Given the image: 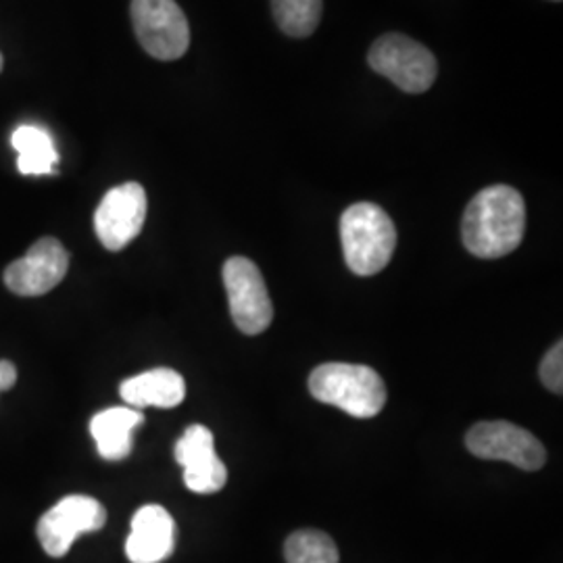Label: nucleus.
Segmentation results:
<instances>
[{
    "label": "nucleus",
    "instance_id": "12",
    "mask_svg": "<svg viewBox=\"0 0 563 563\" xmlns=\"http://www.w3.org/2000/svg\"><path fill=\"white\" fill-rule=\"evenodd\" d=\"M176 544V523L162 505H144L132 518L125 555L132 563H162Z\"/></svg>",
    "mask_w": 563,
    "mask_h": 563
},
{
    "label": "nucleus",
    "instance_id": "13",
    "mask_svg": "<svg viewBox=\"0 0 563 563\" xmlns=\"http://www.w3.org/2000/svg\"><path fill=\"white\" fill-rule=\"evenodd\" d=\"M120 395L123 402H128V407H134V409H142V407L172 409L184 401L186 383L176 369L157 367L123 380Z\"/></svg>",
    "mask_w": 563,
    "mask_h": 563
},
{
    "label": "nucleus",
    "instance_id": "4",
    "mask_svg": "<svg viewBox=\"0 0 563 563\" xmlns=\"http://www.w3.org/2000/svg\"><path fill=\"white\" fill-rule=\"evenodd\" d=\"M369 67L393 81L407 95H422L437 80L439 65L434 55L402 34H384L372 44L367 55Z\"/></svg>",
    "mask_w": 563,
    "mask_h": 563
},
{
    "label": "nucleus",
    "instance_id": "2",
    "mask_svg": "<svg viewBox=\"0 0 563 563\" xmlns=\"http://www.w3.org/2000/svg\"><path fill=\"white\" fill-rule=\"evenodd\" d=\"M344 262L357 276H374L393 260L397 230L383 207L355 202L341 218Z\"/></svg>",
    "mask_w": 563,
    "mask_h": 563
},
{
    "label": "nucleus",
    "instance_id": "10",
    "mask_svg": "<svg viewBox=\"0 0 563 563\" xmlns=\"http://www.w3.org/2000/svg\"><path fill=\"white\" fill-rule=\"evenodd\" d=\"M69 269L67 249L53 236L34 242L27 253L4 269V284L13 295L42 297L59 286Z\"/></svg>",
    "mask_w": 563,
    "mask_h": 563
},
{
    "label": "nucleus",
    "instance_id": "18",
    "mask_svg": "<svg viewBox=\"0 0 563 563\" xmlns=\"http://www.w3.org/2000/svg\"><path fill=\"white\" fill-rule=\"evenodd\" d=\"M541 380L544 386L555 393H563V342L560 341L555 346H551V351L544 355L541 363Z\"/></svg>",
    "mask_w": 563,
    "mask_h": 563
},
{
    "label": "nucleus",
    "instance_id": "14",
    "mask_svg": "<svg viewBox=\"0 0 563 563\" xmlns=\"http://www.w3.org/2000/svg\"><path fill=\"white\" fill-rule=\"evenodd\" d=\"M144 422L141 409L111 407L90 420V434L99 455L107 462H121L132 453V432Z\"/></svg>",
    "mask_w": 563,
    "mask_h": 563
},
{
    "label": "nucleus",
    "instance_id": "8",
    "mask_svg": "<svg viewBox=\"0 0 563 563\" xmlns=\"http://www.w3.org/2000/svg\"><path fill=\"white\" fill-rule=\"evenodd\" d=\"M104 523L107 509L101 501L86 495H69L42 516L36 534L46 555L63 558L80 534L97 532Z\"/></svg>",
    "mask_w": 563,
    "mask_h": 563
},
{
    "label": "nucleus",
    "instance_id": "17",
    "mask_svg": "<svg viewBox=\"0 0 563 563\" xmlns=\"http://www.w3.org/2000/svg\"><path fill=\"white\" fill-rule=\"evenodd\" d=\"M286 563H339V547L322 530H297L284 544Z\"/></svg>",
    "mask_w": 563,
    "mask_h": 563
},
{
    "label": "nucleus",
    "instance_id": "21",
    "mask_svg": "<svg viewBox=\"0 0 563 563\" xmlns=\"http://www.w3.org/2000/svg\"><path fill=\"white\" fill-rule=\"evenodd\" d=\"M555 2H560V0H555Z\"/></svg>",
    "mask_w": 563,
    "mask_h": 563
},
{
    "label": "nucleus",
    "instance_id": "9",
    "mask_svg": "<svg viewBox=\"0 0 563 563\" xmlns=\"http://www.w3.org/2000/svg\"><path fill=\"white\" fill-rule=\"evenodd\" d=\"M146 192L139 181L111 188L95 213V230L107 251H121L142 232L146 220Z\"/></svg>",
    "mask_w": 563,
    "mask_h": 563
},
{
    "label": "nucleus",
    "instance_id": "20",
    "mask_svg": "<svg viewBox=\"0 0 563 563\" xmlns=\"http://www.w3.org/2000/svg\"><path fill=\"white\" fill-rule=\"evenodd\" d=\"M2 67H4V59H2V55H0V71H2Z\"/></svg>",
    "mask_w": 563,
    "mask_h": 563
},
{
    "label": "nucleus",
    "instance_id": "5",
    "mask_svg": "<svg viewBox=\"0 0 563 563\" xmlns=\"http://www.w3.org/2000/svg\"><path fill=\"white\" fill-rule=\"evenodd\" d=\"M132 23L142 48L155 59H180L190 46V25L176 0H132Z\"/></svg>",
    "mask_w": 563,
    "mask_h": 563
},
{
    "label": "nucleus",
    "instance_id": "19",
    "mask_svg": "<svg viewBox=\"0 0 563 563\" xmlns=\"http://www.w3.org/2000/svg\"><path fill=\"white\" fill-rule=\"evenodd\" d=\"M18 383V367L7 360L0 362V393L11 390Z\"/></svg>",
    "mask_w": 563,
    "mask_h": 563
},
{
    "label": "nucleus",
    "instance_id": "7",
    "mask_svg": "<svg viewBox=\"0 0 563 563\" xmlns=\"http://www.w3.org/2000/svg\"><path fill=\"white\" fill-rule=\"evenodd\" d=\"M465 444L481 460L514 463L526 472H537L547 463L543 443L532 432L511 422L476 423L467 432Z\"/></svg>",
    "mask_w": 563,
    "mask_h": 563
},
{
    "label": "nucleus",
    "instance_id": "11",
    "mask_svg": "<svg viewBox=\"0 0 563 563\" xmlns=\"http://www.w3.org/2000/svg\"><path fill=\"white\" fill-rule=\"evenodd\" d=\"M174 455L184 467V484L188 490L213 495L228 483V470L216 453V439L207 426H190L176 443Z\"/></svg>",
    "mask_w": 563,
    "mask_h": 563
},
{
    "label": "nucleus",
    "instance_id": "6",
    "mask_svg": "<svg viewBox=\"0 0 563 563\" xmlns=\"http://www.w3.org/2000/svg\"><path fill=\"white\" fill-rule=\"evenodd\" d=\"M223 284L236 328L249 336L265 332L274 320V305L260 267L246 257H232L223 265Z\"/></svg>",
    "mask_w": 563,
    "mask_h": 563
},
{
    "label": "nucleus",
    "instance_id": "1",
    "mask_svg": "<svg viewBox=\"0 0 563 563\" xmlns=\"http://www.w3.org/2000/svg\"><path fill=\"white\" fill-rule=\"evenodd\" d=\"M526 205L522 195L505 184L481 190L465 207L462 239L481 260H499L522 244Z\"/></svg>",
    "mask_w": 563,
    "mask_h": 563
},
{
    "label": "nucleus",
    "instance_id": "16",
    "mask_svg": "<svg viewBox=\"0 0 563 563\" xmlns=\"http://www.w3.org/2000/svg\"><path fill=\"white\" fill-rule=\"evenodd\" d=\"M272 11L282 32L290 38L311 36L322 21V0H272Z\"/></svg>",
    "mask_w": 563,
    "mask_h": 563
},
{
    "label": "nucleus",
    "instance_id": "15",
    "mask_svg": "<svg viewBox=\"0 0 563 563\" xmlns=\"http://www.w3.org/2000/svg\"><path fill=\"white\" fill-rule=\"evenodd\" d=\"M13 148L18 151V169L23 176L57 174L59 153L53 136L38 125H20L13 132Z\"/></svg>",
    "mask_w": 563,
    "mask_h": 563
},
{
    "label": "nucleus",
    "instance_id": "3",
    "mask_svg": "<svg viewBox=\"0 0 563 563\" xmlns=\"http://www.w3.org/2000/svg\"><path fill=\"white\" fill-rule=\"evenodd\" d=\"M309 393L313 399L339 407L344 413L369 420L386 405V384L383 376L355 363H323L309 376Z\"/></svg>",
    "mask_w": 563,
    "mask_h": 563
}]
</instances>
